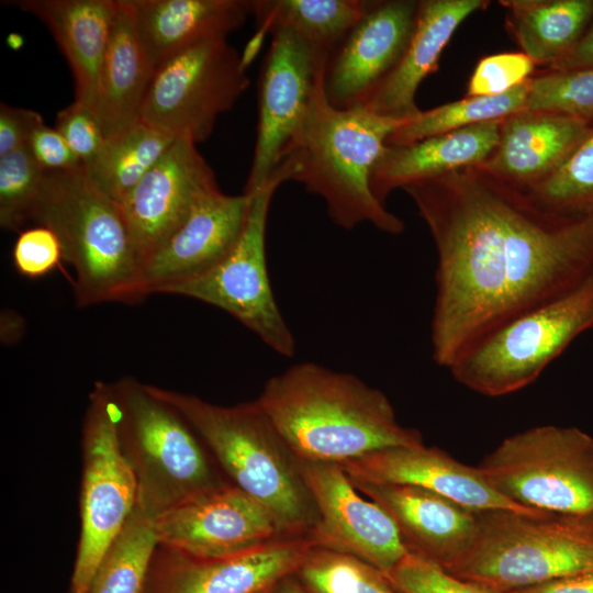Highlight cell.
Instances as JSON below:
<instances>
[{
	"instance_id": "obj_17",
	"label": "cell",
	"mask_w": 593,
	"mask_h": 593,
	"mask_svg": "<svg viewBox=\"0 0 593 593\" xmlns=\"http://www.w3.org/2000/svg\"><path fill=\"white\" fill-rule=\"evenodd\" d=\"M215 187V175L197 144L176 138L121 204L142 269L200 197Z\"/></svg>"
},
{
	"instance_id": "obj_45",
	"label": "cell",
	"mask_w": 593,
	"mask_h": 593,
	"mask_svg": "<svg viewBox=\"0 0 593 593\" xmlns=\"http://www.w3.org/2000/svg\"><path fill=\"white\" fill-rule=\"evenodd\" d=\"M273 593H310L303 584L298 580V578L292 574L280 581Z\"/></svg>"
},
{
	"instance_id": "obj_21",
	"label": "cell",
	"mask_w": 593,
	"mask_h": 593,
	"mask_svg": "<svg viewBox=\"0 0 593 593\" xmlns=\"http://www.w3.org/2000/svg\"><path fill=\"white\" fill-rule=\"evenodd\" d=\"M351 482L388 513L409 553L448 570L470 549L477 512L415 485Z\"/></svg>"
},
{
	"instance_id": "obj_31",
	"label": "cell",
	"mask_w": 593,
	"mask_h": 593,
	"mask_svg": "<svg viewBox=\"0 0 593 593\" xmlns=\"http://www.w3.org/2000/svg\"><path fill=\"white\" fill-rule=\"evenodd\" d=\"M530 78L501 94L466 97L430 110H421L418 114L402 122L391 133L387 145L412 144L470 125L503 120L526 110Z\"/></svg>"
},
{
	"instance_id": "obj_36",
	"label": "cell",
	"mask_w": 593,
	"mask_h": 593,
	"mask_svg": "<svg viewBox=\"0 0 593 593\" xmlns=\"http://www.w3.org/2000/svg\"><path fill=\"white\" fill-rule=\"evenodd\" d=\"M526 110L563 113L593 124V68L533 75Z\"/></svg>"
},
{
	"instance_id": "obj_28",
	"label": "cell",
	"mask_w": 593,
	"mask_h": 593,
	"mask_svg": "<svg viewBox=\"0 0 593 593\" xmlns=\"http://www.w3.org/2000/svg\"><path fill=\"white\" fill-rule=\"evenodd\" d=\"M507 27L535 65L567 57L593 21V0H506Z\"/></svg>"
},
{
	"instance_id": "obj_37",
	"label": "cell",
	"mask_w": 593,
	"mask_h": 593,
	"mask_svg": "<svg viewBox=\"0 0 593 593\" xmlns=\"http://www.w3.org/2000/svg\"><path fill=\"white\" fill-rule=\"evenodd\" d=\"M403 593H500L407 553L387 575Z\"/></svg>"
},
{
	"instance_id": "obj_6",
	"label": "cell",
	"mask_w": 593,
	"mask_h": 593,
	"mask_svg": "<svg viewBox=\"0 0 593 593\" xmlns=\"http://www.w3.org/2000/svg\"><path fill=\"white\" fill-rule=\"evenodd\" d=\"M478 532L449 573L510 593L593 570V514L477 512Z\"/></svg>"
},
{
	"instance_id": "obj_13",
	"label": "cell",
	"mask_w": 593,
	"mask_h": 593,
	"mask_svg": "<svg viewBox=\"0 0 593 593\" xmlns=\"http://www.w3.org/2000/svg\"><path fill=\"white\" fill-rule=\"evenodd\" d=\"M271 34L259 76L257 137L244 192L264 184L284 159L331 56L290 30Z\"/></svg>"
},
{
	"instance_id": "obj_11",
	"label": "cell",
	"mask_w": 593,
	"mask_h": 593,
	"mask_svg": "<svg viewBox=\"0 0 593 593\" xmlns=\"http://www.w3.org/2000/svg\"><path fill=\"white\" fill-rule=\"evenodd\" d=\"M136 497V479L119 438L112 385L97 382L82 425L81 527L69 593L87 592Z\"/></svg>"
},
{
	"instance_id": "obj_16",
	"label": "cell",
	"mask_w": 593,
	"mask_h": 593,
	"mask_svg": "<svg viewBox=\"0 0 593 593\" xmlns=\"http://www.w3.org/2000/svg\"><path fill=\"white\" fill-rule=\"evenodd\" d=\"M315 546L310 534L221 558H194L158 546L146 593H264L294 574Z\"/></svg>"
},
{
	"instance_id": "obj_39",
	"label": "cell",
	"mask_w": 593,
	"mask_h": 593,
	"mask_svg": "<svg viewBox=\"0 0 593 593\" xmlns=\"http://www.w3.org/2000/svg\"><path fill=\"white\" fill-rule=\"evenodd\" d=\"M12 259L21 276L36 279L58 267L64 256L56 234L46 226L35 225L19 233Z\"/></svg>"
},
{
	"instance_id": "obj_47",
	"label": "cell",
	"mask_w": 593,
	"mask_h": 593,
	"mask_svg": "<svg viewBox=\"0 0 593 593\" xmlns=\"http://www.w3.org/2000/svg\"><path fill=\"white\" fill-rule=\"evenodd\" d=\"M276 588V586H275ZM275 588L270 591L264 592V593H273Z\"/></svg>"
},
{
	"instance_id": "obj_19",
	"label": "cell",
	"mask_w": 593,
	"mask_h": 593,
	"mask_svg": "<svg viewBox=\"0 0 593 593\" xmlns=\"http://www.w3.org/2000/svg\"><path fill=\"white\" fill-rule=\"evenodd\" d=\"M354 482L394 483L438 493L471 511L534 512L501 495L480 469L437 447H390L339 465Z\"/></svg>"
},
{
	"instance_id": "obj_35",
	"label": "cell",
	"mask_w": 593,
	"mask_h": 593,
	"mask_svg": "<svg viewBox=\"0 0 593 593\" xmlns=\"http://www.w3.org/2000/svg\"><path fill=\"white\" fill-rule=\"evenodd\" d=\"M46 171L27 147L0 157V225L22 232L32 222Z\"/></svg>"
},
{
	"instance_id": "obj_12",
	"label": "cell",
	"mask_w": 593,
	"mask_h": 593,
	"mask_svg": "<svg viewBox=\"0 0 593 593\" xmlns=\"http://www.w3.org/2000/svg\"><path fill=\"white\" fill-rule=\"evenodd\" d=\"M248 85L242 56L226 37L209 38L156 67L141 120L198 144L210 137L217 118Z\"/></svg>"
},
{
	"instance_id": "obj_29",
	"label": "cell",
	"mask_w": 593,
	"mask_h": 593,
	"mask_svg": "<svg viewBox=\"0 0 593 593\" xmlns=\"http://www.w3.org/2000/svg\"><path fill=\"white\" fill-rule=\"evenodd\" d=\"M175 139L139 120L107 137L98 155L82 165V171L99 192L121 205Z\"/></svg>"
},
{
	"instance_id": "obj_18",
	"label": "cell",
	"mask_w": 593,
	"mask_h": 593,
	"mask_svg": "<svg viewBox=\"0 0 593 593\" xmlns=\"http://www.w3.org/2000/svg\"><path fill=\"white\" fill-rule=\"evenodd\" d=\"M419 1H374L329 56L324 89L338 109L362 104L393 70L413 35Z\"/></svg>"
},
{
	"instance_id": "obj_32",
	"label": "cell",
	"mask_w": 593,
	"mask_h": 593,
	"mask_svg": "<svg viewBox=\"0 0 593 593\" xmlns=\"http://www.w3.org/2000/svg\"><path fill=\"white\" fill-rule=\"evenodd\" d=\"M157 547L154 519L135 507L86 593H146Z\"/></svg>"
},
{
	"instance_id": "obj_1",
	"label": "cell",
	"mask_w": 593,
	"mask_h": 593,
	"mask_svg": "<svg viewBox=\"0 0 593 593\" xmlns=\"http://www.w3.org/2000/svg\"><path fill=\"white\" fill-rule=\"evenodd\" d=\"M403 190L436 248L438 366L449 369L488 335L593 276V212L549 210L480 165Z\"/></svg>"
},
{
	"instance_id": "obj_43",
	"label": "cell",
	"mask_w": 593,
	"mask_h": 593,
	"mask_svg": "<svg viewBox=\"0 0 593 593\" xmlns=\"http://www.w3.org/2000/svg\"><path fill=\"white\" fill-rule=\"evenodd\" d=\"M510 593H593V570Z\"/></svg>"
},
{
	"instance_id": "obj_7",
	"label": "cell",
	"mask_w": 593,
	"mask_h": 593,
	"mask_svg": "<svg viewBox=\"0 0 593 593\" xmlns=\"http://www.w3.org/2000/svg\"><path fill=\"white\" fill-rule=\"evenodd\" d=\"M111 385L119 438L136 479L139 512L155 519L223 484L190 425L148 384L126 377Z\"/></svg>"
},
{
	"instance_id": "obj_27",
	"label": "cell",
	"mask_w": 593,
	"mask_h": 593,
	"mask_svg": "<svg viewBox=\"0 0 593 593\" xmlns=\"http://www.w3.org/2000/svg\"><path fill=\"white\" fill-rule=\"evenodd\" d=\"M156 65L137 32L127 0L116 11L92 107L104 137L141 120V110Z\"/></svg>"
},
{
	"instance_id": "obj_8",
	"label": "cell",
	"mask_w": 593,
	"mask_h": 593,
	"mask_svg": "<svg viewBox=\"0 0 593 593\" xmlns=\"http://www.w3.org/2000/svg\"><path fill=\"white\" fill-rule=\"evenodd\" d=\"M288 155L267 181L250 192L244 228L234 246L210 268L165 287L160 293L195 299L216 306L256 334L283 357L295 353V339L272 292L266 259V228L273 193L292 180Z\"/></svg>"
},
{
	"instance_id": "obj_3",
	"label": "cell",
	"mask_w": 593,
	"mask_h": 593,
	"mask_svg": "<svg viewBox=\"0 0 593 593\" xmlns=\"http://www.w3.org/2000/svg\"><path fill=\"white\" fill-rule=\"evenodd\" d=\"M324 79L287 153L295 161L292 180L322 197L331 220L345 230L370 223L381 232L401 234L403 221L374 197L370 181L388 137L405 120L379 115L361 104L335 108L325 96Z\"/></svg>"
},
{
	"instance_id": "obj_14",
	"label": "cell",
	"mask_w": 593,
	"mask_h": 593,
	"mask_svg": "<svg viewBox=\"0 0 593 593\" xmlns=\"http://www.w3.org/2000/svg\"><path fill=\"white\" fill-rule=\"evenodd\" d=\"M158 546L194 558H221L288 535L275 515L234 484L223 483L154 519Z\"/></svg>"
},
{
	"instance_id": "obj_41",
	"label": "cell",
	"mask_w": 593,
	"mask_h": 593,
	"mask_svg": "<svg viewBox=\"0 0 593 593\" xmlns=\"http://www.w3.org/2000/svg\"><path fill=\"white\" fill-rule=\"evenodd\" d=\"M26 147L45 171L72 170L82 166L58 131L45 123L34 131Z\"/></svg>"
},
{
	"instance_id": "obj_33",
	"label": "cell",
	"mask_w": 593,
	"mask_h": 593,
	"mask_svg": "<svg viewBox=\"0 0 593 593\" xmlns=\"http://www.w3.org/2000/svg\"><path fill=\"white\" fill-rule=\"evenodd\" d=\"M294 575L310 593H403L372 564L315 546Z\"/></svg>"
},
{
	"instance_id": "obj_44",
	"label": "cell",
	"mask_w": 593,
	"mask_h": 593,
	"mask_svg": "<svg viewBox=\"0 0 593 593\" xmlns=\"http://www.w3.org/2000/svg\"><path fill=\"white\" fill-rule=\"evenodd\" d=\"M588 68H593V21L573 51L547 70L570 71Z\"/></svg>"
},
{
	"instance_id": "obj_20",
	"label": "cell",
	"mask_w": 593,
	"mask_h": 593,
	"mask_svg": "<svg viewBox=\"0 0 593 593\" xmlns=\"http://www.w3.org/2000/svg\"><path fill=\"white\" fill-rule=\"evenodd\" d=\"M249 205V193L228 195L219 187L201 195L182 225L144 265V298L219 261L238 239Z\"/></svg>"
},
{
	"instance_id": "obj_42",
	"label": "cell",
	"mask_w": 593,
	"mask_h": 593,
	"mask_svg": "<svg viewBox=\"0 0 593 593\" xmlns=\"http://www.w3.org/2000/svg\"><path fill=\"white\" fill-rule=\"evenodd\" d=\"M43 123L38 112L1 102L0 157L26 147L34 131Z\"/></svg>"
},
{
	"instance_id": "obj_30",
	"label": "cell",
	"mask_w": 593,
	"mask_h": 593,
	"mask_svg": "<svg viewBox=\"0 0 593 593\" xmlns=\"http://www.w3.org/2000/svg\"><path fill=\"white\" fill-rule=\"evenodd\" d=\"M368 0H251L257 32L290 30L333 54L369 11Z\"/></svg>"
},
{
	"instance_id": "obj_23",
	"label": "cell",
	"mask_w": 593,
	"mask_h": 593,
	"mask_svg": "<svg viewBox=\"0 0 593 593\" xmlns=\"http://www.w3.org/2000/svg\"><path fill=\"white\" fill-rule=\"evenodd\" d=\"M485 0H422L411 41L398 65L361 104L396 120L419 113L415 94L422 81L438 67L444 48L458 26L485 8Z\"/></svg>"
},
{
	"instance_id": "obj_4",
	"label": "cell",
	"mask_w": 593,
	"mask_h": 593,
	"mask_svg": "<svg viewBox=\"0 0 593 593\" xmlns=\"http://www.w3.org/2000/svg\"><path fill=\"white\" fill-rule=\"evenodd\" d=\"M205 441L234 485L266 506L288 535L310 534L317 514L298 460L256 400L223 406L148 384Z\"/></svg>"
},
{
	"instance_id": "obj_40",
	"label": "cell",
	"mask_w": 593,
	"mask_h": 593,
	"mask_svg": "<svg viewBox=\"0 0 593 593\" xmlns=\"http://www.w3.org/2000/svg\"><path fill=\"white\" fill-rule=\"evenodd\" d=\"M55 128L82 165L98 155L105 141L92 110L76 101L57 113Z\"/></svg>"
},
{
	"instance_id": "obj_46",
	"label": "cell",
	"mask_w": 593,
	"mask_h": 593,
	"mask_svg": "<svg viewBox=\"0 0 593 593\" xmlns=\"http://www.w3.org/2000/svg\"><path fill=\"white\" fill-rule=\"evenodd\" d=\"M8 42L12 48H19L23 43L22 37L16 34H11Z\"/></svg>"
},
{
	"instance_id": "obj_15",
	"label": "cell",
	"mask_w": 593,
	"mask_h": 593,
	"mask_svg": "<svg viewBox=\"0 0 593 593\" xmlns=\"http://www.w3.org/2000/svg\"><path fill=\"white\" fill-rule=\"evenodd\" d=\"M298 467L317 514L310 532L316 545L355 556L388 575L409 553L388 513L360 496L338 463L298 460Z\"/></svg>"
},
{
	"instance_id": "obj_9",
	"label": "cell",
	"mask_w": 593,
	"mask_h": 593,
	"mask_svg": "<svg viewBox=\"0 0 593 593\" xmlns=\"http://www.w3.org/2000/svg\"><path fill=\"white\" fill-rule=\"evenodd\" d=\"M592 327L593 276L488 335L448 370L457 382L482 395L511 394L533 383Z\"/></svg>"
},
{
	"instance_id": "obj_5",
	"label": "cell",
	"mask_w": 593,
	"mask_h": 593,
	"mask_svg": "<svg viewBox=\"0 0 593 593\" xmlns=\"http://www.w3.org/2000/svg\"><path fill=\"white\" fill-rule=\"evenodd\" d=\"M32 222L58 237L64 260L75 271L77 305L144 299L142 268L123 209L88 181L82 166L46 171Z\"/></svg>"
},
{
	"instance_id": "obj_2",
	"label": "cell",
	"mask_w": 593,
	"mask_h": 593,
	"mask_svg": "<svg viewBox=\"0 0 593 593\" xmlns=\"http://www.w3.org/2000/svg\"><path fill=\"white\" fill-rule=\"evenodd\" d=\"M256 401L301 461L340 465L380 449L424 445L417 429L399 423L382 391L314 362L272 376Z\"/></svg>"
},
{
	"instance_id": "obj_26",
	"label": "cell",
	"mask_w": 593,
	"mask_h": 593,
	"mask_svg": "<svg viewBox=\"0 0 593 593\" xmlns=\"http://www.w3.org/2000/svg\"><path fill=\"white\" fill-rule=\"evenodd\" d=\"M156 67L209 38L226 37L251 13L245 0H127Z\"/></svg>"
},
{
	"instance_id": "obj_24",
	"label": "cell",
	"mask_w": 593,
	"mask_h": 593,
	"mask_svg": "<svg viewBox=\"0 0 593 593\" xmlns=\"http://www.w3.org/2000/svg\"><path fill=\"white\" fill-rule=\"evenodd\" d=\"M4 3L34 15L48 29L70 67L74 101L92 110L116 0H15Z\"/></svg>"
},
{
	"instance_id": "obj_22",
	"label": "cell",
	"mask_w": 593,
	"mask_h": 593,
	"mask_svg": "<svg viewBox=\"0 0 593 593\" xmlns=\"http://www.w3.org/2000/svg\"><path fill=\"white\" fill-rule=\"evenodd\" d=\"M591 126L592 123L563 113L516 112L502 120L497 146L480 166L528 190L566 161Z\"/></svg>"
},
{
	"instance_id": "obj_38",
	"label": "cell",
	"mask_w": 593,
	"mask_h": 593,
	"mask_svg": "<svg viewBox=\"0 0 593 593\" xmlns=\"http://www.w3.org/2000/svg\"><path fill=\"white\" fill-rule=\"evenodd\" d=\"M535 63L524 53H502L482 58L468 83L467 97L496 96L533 76Z\"/></svg>"
},
{
	"instance_id": "obj_34",
	"label": "cell",
	"mask_w": 593,
	"mask_h": 593,
	"mask_svg": "<svg viewBox=\"0 0 593 593\" xmlns=\"http://www.w3.org/2000/svg\"><path fill=\"white\" fill-rule=\"evenodd\" d=\"M526 191L539 204L556 212H593V124L566 161Z\"/></svg>"
},
{
	"instance_id": "obj_25",
	"label": "cell",
	"mask_w": 593,
	"mask_h": 593,
	"mask_svg": "<svg viewBox=\"0 0 593 593\" xmlns=\"http://www.w3.org/2000/svg\"><path fill=\"white\" fill-rule=\"evenodd\" d=\"M501 124L490 121L407 145H387L371 176L374 197L384 203L398 188L484 164L497 146Z\"/></svg>"
},
{
	"instance_id": "obj_10",
	"label": "cell",
	"mask_w": 593,
	"mask_h": 593,
	"mask_svg": "<svg viewBox=\"0 0 593 593\" xmlns=\"http://www.w3.org/2000/svg\"><path fill=\"white\" fill-rule=\"evenodd\" d=\"M478 468L517 505L593 514V437L577 427L542 425L512 435Z\"/></svg>"
}]
</instances>
